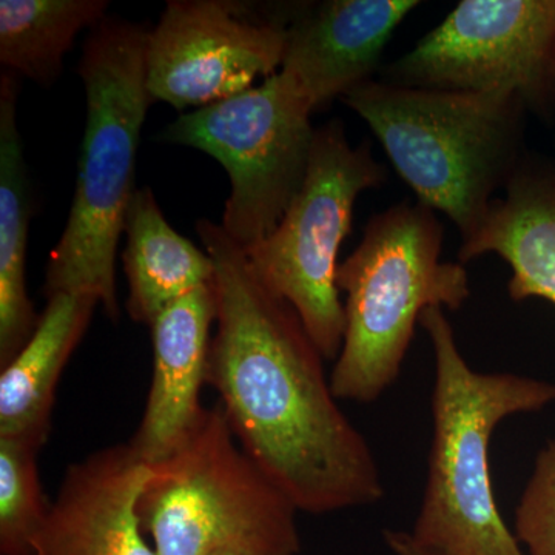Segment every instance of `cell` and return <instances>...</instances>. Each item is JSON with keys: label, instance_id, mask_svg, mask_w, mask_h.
<instances>
[{"label": "cell", "instance_id": "obj_1", "mask_svg": "<svg viewBox=\"0 0 555 555\" xmlns=\"http://www.w3.org/2000/svg\"><path fill=\"white\" fill-rule=\"evenodd\" d=\"M196 233L217 294L207 385L240 447L298 513L377 505L386 492L377 460L339 408L298 313L258 280L221 224L199 219Z\"/></svg>", "mask_w": 555, "mask_h": 555}, {"label": "cell", "instance_id": "obj_2", "mask_svg": "<svg viewBox=\"0 0 555 555\" xmlns=\"http://www.w3.org/2000/svg\"><path fill=\"white\" fill-rule=\"evenodd\" d=\"M150 30L105 17L83 43L78 73L86 87L87 124L75 198L60 243L51 250L43 294L91 295L118 323L116 254L137 192L142 126L155 104L147 83Z\"/></svg>", "mask_w": 555, "mask_h": 555}, {"label": "cell", "instance_id": "obj_3", "mask_svg": "<svg viewBox=\"0 0 555 555\" xmlns=\"http://www.w3.org/2000/svg\"><path fill=\"white\" fill-rule=\"evenodd\" d=\"M420 326L436 358L434 433L409 534L434 555H526L496 506L491 441L506 418L555 403V383L470 367L441 308L426 309Z\"/></svg>", "mask_w": 555, "mask_h": 555}, {"label": "cell", "instance_id": "obj_4", "mask_svg": "<svg viewBox=\"0 0 555 555\" xmlns=\"http://www.w3.org/2000/svg\"><path fill=\"white\" fill-rule=\"evenodd\" d=\"M371 127L416 201L447 215L462 241L520 166L526 104L516 94L418 89L371 79L343 98Z\"/></svg>", "mask_w": 555, "mask_h": 555}, {"label": "cell", "instance_id": "obj_5", "mask_svg": "<svg viewBox=\"0 0 555 555\" xmlns=\"http://www.w3.org/2000/svg\"><path fill=\"white\" fill-rule=\"evenodd\" d=\"M441 247L436 211L403 201L369 219L356 250L339 262L346 327L328 377L338 400L371 404L382 398L400 377L423 312L465 305V264L441 261Z\"/></svg>", "mask_w": 555, "mask_h": 555}, {"label": "cell", "instance_id": "obj_6", "mask_svg": "<svg viewBox=\"0 0 555 555\" xmlns=\"http://www.w3.org/2000/svg\"><path fill=\"white\" fill-rule=\"evenodd\" d=\"M297 514L240 447L219 403L184 448L152 466L139 500L156 555H298Z\"/></svg>", "mask_w": 555, "mask_h": 555}, {"label": "cell", "instance_id": "obj_7", "mask_svg": "<svg viewBox=\"0 0 555 555\" xmlns=\"http://www.w3.org/2000/svg\"><path fill=\"white\" fill-rule=\"evenodd\" d=\"M385 181L371 144L353 147L341 120H331L315 130L305 182L280 224L244 248L258 280L294 308L324 360H337L345 337L339 248L358 196Z\"/></svg>", "mask_w": 555, "mask_h": 555}, {"label": "cell", "instance_id": "obj_8", "mask_svg": "<svg viewBox=\"0 0 555 555\" xmlns=\"http://www.w3.org/2000/svg\"><path fill=\"white\" fill-rule=\"evenodd\" d=\"M313 109L278 72L243 93L179 116L160 141L201 150L230 179L222 229L246 248L280 224L308 173Z\"/></svg>", "mask_w": 555, "mask_h": 555}, {"label": "cell", "instance_id": "obj_9", "mask_svg": "<svg viewBox=\"0 0 555 555\" xmlns=\"http://www.w3.org/2000/svg\"><path fill=\"white\" fill-rule=\"evenodd\" d=\"M385 82L516 94L539 107L555 89V0H463L387 65Z\"/></svg>", "mask_w": 555, "mask_h": 555}, {"label": "cell", "instance_id": "obj_10", "mask_svg": "<svg viewBox=\"0 0 555 555\" xmlns=\"http://www.w3.org/2000/svg\"><path fill=\"white\" fill-rule=\"evenodd\" d=\"M288 20L229 0H169L150 30L147 83L155 102L198 109L280 72Z\"/></svg>", "mask_w": 555, "mask_h": 555}, {"label": "cell", "instance_id": "obj_11", "mask_svg": "<svg viewBox=\"0 0 555 555\" xmlns=\"http://www.w3.org/2000/svg\"><path fill=\"white\" fill-rule=\"evenodd\" d=\"M150 477L152 467L129 443L73 463L31 555H156L139 518Z\"/></svg>", "mask_w": 555, "mask_h": 555}, {"label": "cell", "instance_id": "obj_12", "mask_svg": "<svg viewBox=\"0 0 555 555\" xmlns=\"http://www.w3.org/2000/svg\"><path fill=\"white\" fill-rule=\"evenodd\" d=\"M416 0H327L287 22L284 73L313 112L343 100L377 72L387 42Z\"/></svg>", "mask_w": 555, "mask_h": 555}, {"label": "cell", "instance_id": "obj_13", "mask_svg": "<svg viewBox=\"0 0 555 555\" xmlns=\"http://www.w3.org/2000/svg\"><path fill=\"white\" fill-rule=\"evenodd\" d=\"M215 321L217 294L211 281L164 309L150 324L152 385L141 423L129 441L150 467L184 448L206 418L208 408L201 403V390L207 385Z\"/></svg>", "mask_w": 555, "mask_h": 555}, {"label": "cell", "instance_id": "obj_14", "mask_svg": "<svg viewBox=\"0 0 555 555\" xmlns=\"http://www.w3.org/2000/svg\"><path fill=\"white\" fill-rule=\"evenodd\" d=\"M495 254L513 270V301L543 298L555 306V171L520 166L492 201L480 228L462 241V264Z\"/></svg>", "mask_w": 555, "mask_h": 555}, {"label": "cell", "instance_id": "obj_15", "mask_svg": "<svg viewBox=\"0 0 555 555\" xmlns=\"http://www.w3.org/2000/svg\"><path fill=\"white\" fill-rule=\"evenodd\" d=\"M98 298L57 294L49 298L27 345L0 374V438L42 449L49 440L56 387L82 341Z\"/></svg>", "mask_w": 555, "mask_h": 555}, {"label": "cell", "instance_id": "obj_16", "mask_svg": "<svg viewBox=\"0 0 555 555\" xmlns=\"http://www.w3.org/2000/svg\"><path fill=\"white\" fill-rule=\"evenodd\" d=\"M17 76H0V367L27 345L39 318L27 292L25 258L31 204L20 126Z\"/></svg>", "mask_w": 555, "mask_h": 555}, {"label": "cell", "instance_id": "obj_17", "mask_svg": "<svg viewBox=\"0 0 555 555\" xmlns=\"http://www.w3.org/2000/svg\"><path fill=\"white\" fill-rule=\"evenodd\" d=\"M124 235L126 309L134 323L150 327L164 309L214 281L210 255L171 228L149 188L134 192Z\"/></svg>", "mask_w": 555, "mask_h": 555}, {"label": "cell", "instance_id": "obj_18", "mask_svg": "<svg viewBox=\"0 0 555 555\" xmlns=\"http://www.w3.org/2000/svg\"><path fill=\"white\" fill-rule=\"evenodd\" d=\"M107 10V0H0L3 68L51 86L60 78L76 36L93 30Z\"/></svg>", "mask_w": 555, "mask_h": 555}, {"label": "cell", "instance_id": "obj_19", "mask_svg": "<svg viewBox=\"0 0 555 555\" xmlns=\"http://www.w3.org/2000/svg\"><path fill=\"white\" fill-rule=\"evenodd\" d=\"M39 449L0 438V555H31L51 502L40 483Z\"/></svg>", "mask_w": 555, "mask_h": 555}, {"label": "cell", "instance_id": "obj_20", "mask_svg": "<svg viewBox=\"0 0 555 555\" xmlns=\"http://www.w3.org/2000/svg\"><path fill=\"white\" fill-rule=\"evenodd\" d=\"M514 534L526 555H555V438L537 454L516 507Z\"/></svg>", "mask_w": 555, "mask_h": 555}, {"label": "cell", "instance_id": "obj_21", "mask_svg": "<svg viewBox=\"0 0 555 555\" xmlns=\"http://www.w3.org/2000/svg\"><path fill=\"white\" fill-rule=\"evenodd\" d=\"M383 539L390 553L393 555H434L429 551L423 550L416 545L409 531H396V529H386L383 532Z\"/></svg>", "mask_w": 555, "mask_h": 555}, {"label": "cell", "instance_id": "obj_22", "mask_svg": "<svg viewBox=\"0 0 555 555\" xmlns=\"http://www.w3.org/2000/svg\"><path fill=\"white\" fill-rule=\"evenodd\" d=\"M214 555H280V554H258V553H247V551H221V553H217Z\"/></svg>", "mask_w": 555, "mask_h": 555}]
</instances>
